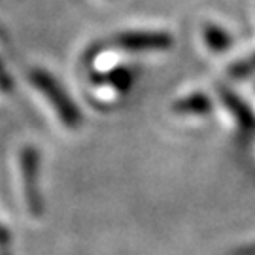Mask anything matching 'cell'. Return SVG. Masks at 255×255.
Listing matches in <instances>:
<instances>
[{"instance_id": "2", "label": "cell", "mask_w": 255, "mask_h": 255, "mask_svg": "<svg viewBox=\"0 0 255 255\" xmlns=\"http://www.w3.org/2000/svg\"><path fill=\"white\" fill-rule=\"evenodd\" d=\"M19 166H21V183H23V199L27 202V208L32 216H40L42 201L38 195V155L34 147H23L19 155Z\"/></svg>"}, {"instance_id": "6", "label": "cell", "mask_w": 255, "mask_h": 255, "mask_svg": "<svg viewBox=\"0 0 255 255\" xmlns=\"http://www.w3.org/2000/svg\"><path fill=\"white\" fill-rule=\"evenodd\" d=\"M206 38L210 40V46H212V47H216V49L225 47V36H223L221 32H218L216 28L210 27L208 30H206Z\"/></svg>"}, {"instance_id": "3", "label": "cell", "mask_w": 255, "mask_h": 255, "mask_svg": "<svg viewBox=\"0 0 255 255\" xmlns=\"http://www.w3.org/2000/svg\"><path fill=\"white\" fill-rule=\"evenodd\" d=\"M116 46L128 51H159L168 49L172 40L164 32H121L116 36Z\"/></svg>"}, {"instance_id": "8", "label": "cell", "mask_w": 255, "mask_h": 255, "mask_svg": "<svg viewBox=\"0 0 255 255\" xmlns=\"http://www.w3.org/2000/svg\"><path fill=\"white\" fill-rule=\"evenodd\" d=\"M2 255H6V254H2Z\"/></svg>"}, {"instance_id": "7", "label": "cell", "mask_w": 255, "mask_h": 255, "mask_svg": "<svg viewBox=\"0 0 255 255\" xmlns=\"http://www.w3.org/2000/svg\"><path fill=\"white\" fill-rule=\"evenodd\" d=\"M8 242H9L8 231H6V229L0 225V246H2V244H8Z\"/></svg>"}, {"instance_id": "1", "label": "cell", "mask_w": 255, "mask_h": 255, "mask_svg": "<svg viewBox=\"0 0 255 255\" xmlns=\"http://www.w3.org/2000/svg\"><path fill=\"white\" fill-rule=\"evenodd\" d=\"M30 80L36 85L38 91H42V95L51 102V106L59 114V118L66 127L76 128L82 123L80 110L76 108V104L66 97V93L61 89V85L55 82L49 74L44 72V70H32Z\"/></svg>"}, {"instance_id": "5", "label": "cell", "mask_w": 255, "mask_h": 255, "mask_svg": "<svg viewBox=\"0 0 255 255\" xmlns=\"http://www.w3.org/2000/svg\"><path fill=\"white\" fill-rule=\"evenodd\" d=\"M174 110H178V112H204V110H208V102L202 97H189L185 101L178 102Z\"/></svg>"}, {"instance_id": "4", "label": "cell", "mask_w": 255, "mask_h": 255, "mask_svg": "<svg viewBox=\"0 0 255 255\" xmlns=\"http://www.w3.org/2000/svg\"><path fill=\"white\" fill-rule=\"evenodd\" d=\"M110 83L119 91H127L132 85V72H128L125 68H118L110 74Z\"/></svg>"}]
</instances>
